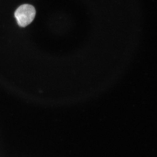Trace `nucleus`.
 <instances>
[{
	"label": "nucleus",
	"mask_w": 157,
	"mask_h": 157,
	"mask_svg": "<svg viewBox=\"0 0 157 157\" xmlns=\"http://www.w3.org/2000/svg\"><path fill=\"white\" fill-rule=\"evenodd\" d=\"M36 13L34 6L30 4H24L16 10L14 15L18 25L20 27H25L31 24L35 17Z\"/></svg>",
	"instance_id": "f257e3e1"
}]
</instances>
